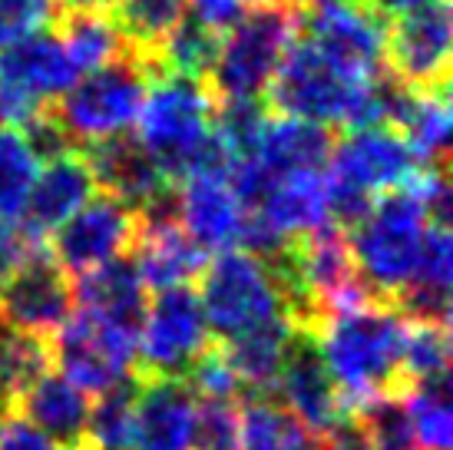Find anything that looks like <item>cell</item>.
Listing matches in <instances>:
<instances>
[{
  "instance_id": "7",
  "label": "cell",
  "mask_w": 453,
  "mask_h": 450,
  "mask_svg": "<svg viewBox=\"0 0 453 450\" xmlns=\"http://www.w3.org/2000/svg\"><path fill=\"white\" fill-rule=\"evenodd\" d=\"M215 345L199 295L192 285L165 288L150 295L146 322L139 331L136 368L139 377H179L186 381L192 364Z\"/></svg>"
},
{
  "instance_id": "42",
  "label": "cell",
  "mask_w": 453,
  "mask_h": 450,
  "mask_svg": "<svg viewBox=\"0 0 453 450\" xmlns=\"http://www.w3.org/2000/svg\"><path fill=\"white\" fill-rule=\"evenodd\" d=\"M0 450H60L53 440H47L37 427H30L24 417L7 414L0 421Z\"/></svg>"
},
{
  "instance_id": "35",
  "label": "cell",
  "mask_w": 453,
  "mask_h": 450,
  "mask_svg": "<svg viewBox=\"0 0 453 450\" xmlns=\"http://www.w3.org/2000/svg\"><path fill=\"white\" fill-rule=\"evenodd\" d=\"M265 100H215L212 106V133L235 159H245L255 152V143L268 123Z\"/></svg>"
},
{
  "instance_id": "4",
  "label": "cell",
  "mask_w": 453,
  "mask_h": 450,
  "mask_svg": "<svg viewBox=\"0 0 453 450\" xmlns=\"http://www.w3.org/2000/svg\"><path fill=\"white\" fill-rule=\"evenodd\" d=\"M427 213L411 189H390L374 199L371 213L348 232L351 259L367 295L390 305L411 275L427 236Z\"/></svg>"
},
{
  "instance_id": "1",
  "label": "cell",
  "mask_w": 453,
  "mask_h": 450,
  "mask_svg": "<svg viewBox=\"0 0 453 450\" xmlns=\"http://www.w3.org/2000/svg\"><path fill=\"white\" fill-rule=\"evenodd\" d=\"M403 331L407 322L380 301H367L321 322L315 341L351 407L380 394H403Z\"/></svg>"
},
{
  "instance_id": "16",
  "label": "cell",
  "mask_w": 453,
  "mask_h": 450,
  "mask_svg": "<svg viewBox=\"0 0 453 450\" xmlns=\"http://www.w3.org/2000/svg\"><path fill=\"white\" fill-rule=\"evenodd\" d=\"M76 76L80 70L50 27L13 40L0 50V87L20 93L34 106L57 103L76 83Z\"/></svg>"
},
{
  "instance_id": "25",
  "label": "cell",
  "mask_w": 453,
  "mask_h": 450,
  "mask_svg": "<svg viewBox=\"0 0 453 450\" xmlns=\"http://www.w3.org/2000/svg\"><path fill=\"white\" fill-rule=\"evenodd\" d=\"M288 318L278 314V318L245 328L226 341H215V348L232 377L239 381V388L245 391V398H265V394H275L278 368H281V358L288 348Z\"/></svg>"
},
{
  "instance_id": "26",
  "label": "cell",
  "mask_w": 453,
  "mask_h": 450,
  "mask_svg": "<svg viewBox=\"0 0 453 450\" xmlns=\"http://www.w3.org/2000/svg\"><path fill=\"white\" fill-rule=\"evenodd\" d=\"M325 440L315 438L295 414L275 398H245L239 404V450H321Z\"/></svg>"
},
{
  "instance_id": "14",
  "label": "cell",
  "mask_w": 453,
  "mask_h": 450,
  "mask_svg": "<svg viewBox=\"0 0 453 450\" xmlns=\"http://www.w3.org/2000/svg\"><path fill=\"white\" fill-rule=\"evenodd\" d=\"M73 305L76 312L93 318L96 325L139 345V331H142L146 308H150V288L139 278L133 259L119 255L113 262L76 278Z\"/></svg>"
},
{
  "instance_id": "10",
  "label": "cell",
  "mask_w": 453,
  "mask_h": 450,
  "mask_svg": "<svg viewBox=\"0 0 453 450\" xmlns=\"http://www.w3.org/2000/svg\"><path fill=\"white\" fill-rule=\"evenodd\" d=\"M50 361L83 394L100 398L103 391L116 388L133 375L136 345L76 312L50 338Z\"/></svg>"
},
{
  "instance_id": "46",
  "label": "cell",
  "mask_w": 453,
  "mask_h": 450,
  "mask_svg": "<svg viewBox=\"0 0 453 450\" xmlns=\"http://www.w3.org/2000/svg\"><path fill=\"white\" fill-rule=\"evenodd\" d=\"M252 4H258V0H252ZM268 4H288V7H298V11H304V0H268Z\"/></svg>"
},
{
  "instance_id": "5",
  "label": "cell",
  "mask_w": 453,
  "mask_h": 450,
  "mask_svg": "<svg viewBox=\"0 0 453 450\" xmlns=\"http://www.w3.org/2000/svg\"><path fill=\"white\" fill-rule=\"evenodd\" d=\"M150 83L152 80L146 66L127 50L113 63L76 80L73 87L53 103V112L60 116L66 133L80 146L96 143V139L123 136L136 126Z\"/></svg>"
},
{
  "instance_id": "43",
  "label": "cell",
  "mask_w": 453,
  "mask_h": 450,
  "mask_svg": "<svg viewBox=\"0 0 453 450\" xmlns=\"http://www.w3.org/2000/svg\"><path fill=\"white\" fill-rule=\"evenodd\" d=\"M57 13H110L116 11L119 0H53Z\"/></svg>"
},
{
  "instance_id": "3",
  "label": "cell",
  "mask_w": 453,
  "mask_h": 450,
  "mask_svg": "<svg viewBox=\"0 0 453 450\" xmlns=\"http://www.w3.org/2000/svg\"><path fill=\"white\" fill-rule=\"evenodd\" d=\"M302 11L288 4H249L235 24L228 27L215 60L205 74V89L215 100H262L278 63L298 37Z\"/></svg>"
},
{
  "instance_id": "15",
  "label": "cell",
  "mask_w": 453,
  "mask_h": 450,
  "mask_svg": "<svg viewBox=\"0 0 453 450\" xmlns=\"http://www.w3.org/2000/svg\"><path fill=\"white\" fill-rule=\"evenodd\" d=\"M384 17L367 7H304L302 37L315 40L325 53L357 74L374 76L384 70Z\"/></svg>"
},
{
  "instance_id": "20",
  "label": "cell",
  "mask_w": 453,
  "mask_h": 450,
  "mask_svg": "<svg viewBox=\"0 0 453 450\" xmlns=\"http://www.w3.org/2000/svg\"><path fill=\"white\" fill-rule=\"evenodd\" d=\"M80 156H83V163L96 182V192L116 196L119 202H127L133 213L142 209L152 196H159L165 186H173V182H165L156 163L139 146V139L129 133L83 143Z\"/></svg>"
},
{
  "instance_id": "11",
  "label": "cell",
  "mask_w": 453,
  "mask_h": 450,
  "mask_svg": "<svg viewBox=\"0 0 453 450\" xmlns=\"http://www.w3.org/2000/svg\"><path fill=\"white\" fill-rule=\"evenodd\" d=\"M275 398L321 440L351 414V404L344 400L341 388L327 371L315 335L298 331V328H291L288 348H285V358L278 368Z\"/></svg>"
},
{
  "instance_id": "6",
  "label": "cell",
  "mask_w": 453,
  "mask_h": 450,
  "mask_svg": "<svg viewBox=\"0 0 453 450\" xmlns=\"http://www.w3.org/2000/svg\"><path fill=\"white\" fill-rule=\"evenodd\" d=\"M196 282V295L215 341H226L245 328L285 314L272 268L242 249L219 252L205 262Z\"/></svg>"
},
{
  "instance_id": "23",
  "label": "cell",
  "mask_w": 453,
  "mask_h": 450,
  "mask_svg": "<svg viewBox=\"0 0 453 450\" xmlns=\"http://www.w3.org/2000/svg\"><path fill=\"white\" fill-rule=\"evenodd\" d=\"M129 259H133L139 278L146 282L150 291L192 285L209 262V255L182 232L179 222H139Z\"/></svg>"
},
{
  "instance_id": "9",
  "label": "cell",
  "mask_w": 453,
  "mask_h": 450,
  "mask_svg": "<svg viewBox=\"0 0 453 450\" xmlns=\"http://www.w3.org/2000/svg\"><path fill=\"white\" fill-rule=\"evenodd\" d=\"M136 213L116 196L96 192L50 236V255L66 275H87L100 265L129 255L136 242Z\"/></svg>"
},
{
  "instance_id": "30",
  "label": "cell",
  "mask_w": 453,
  "mask_h": 450,
  "mask_svg": "<svg viewBox=\"0 0 453 450\" xmlns=\"http://www.w3.org/2000/svg\"><path fill=\"white\" fill-rule=\"evenodd\" d=\"M50 368V341L13 328L0 314V391L17 400V394H24Z\"/></svg>"
},
{
  "instance_id": "29",
  "label": "cell",
  "mask_w": 453,
  "mask_h": 450,
  "mask_svg": "<svg viewBox=\"0 0 453 450\" xmlns=\"http://www.w3.org/2000/svg\"><path fill=\"white\" fill-rule=\"evenodd\" d=\"M189 13V0H119L113 24L129 53H159L163 40Z\"/></svg>"
},
{
  "instance_id": "34",
  "label": "cell",
  "mask_w": 453,
  "mask_h": 450,
  "mask_svg": "<svg viewBox=\"0 0 453 450\" xmlns=\"http://www.w3.org/2000/svg\"><path fill=\"white\" fill-rule=\"evenodd\" d=\"M37 166L40 163L27 150L24 136L17 129L0 126V219L4 222H17Z\"/></svg>"
},
{
  "instance_id": "8",
  "label": "cell",
  "mask_w": 453,
  "mask_h": 450,
  "mask_svg": "<svg viewBox=\"0 0 453 450\" xmlns=\"http://www.w3.org/2000/svg\"><path fill=\"white\" fill-rule=\"evenodd\" d=\"M384 27V66L417 93H450L453 17L450 0H427L388 17Z\"/></svg>"
},
{
  "instance_id": "22",
  "label": "cell",
  "mask_w": 453,
  "mask_h": 450,
  "mask_svg": "<svg viewBox=\"0 0 453 450\" xmlns=\"http://www.w3.org/2000/svg\"><path fill=\"white\" fill-rule=\"evenodd\" d=\"M245 213L258 215L275 236L285 242L318 232L321 225H331L327 219V179L325 173H288L272 175L262 199Z\"/></svg>"
},
{
  "instance_id": "17",
  "label": "cell",
  "mask_w": 453,
  "mask_h": 450,
  "mask_svg": "<svg viewBox=\"0 0 453 450\" xmlns=\"http://www.w3.org/2000/svg\"><path fill=\"white\" fill-rule=\"evenodd\" d=\"M93 196H96V182H93L83 156L76 150L70 156L53 159V163H43V169L30 182L24 209L17 215V225L34 242H47Z\"/></svg>"
},
{
  "instance_id": "33",
  "label": "cell",
  "mask_w": 453,
  "mask_h": 450,
  "mask_svg": "<svg viewBox=\"0 0 453 450\" xmlns=\"http://www.w3.org/2000/svg\"><path fill=\"white\" fill-rule=\"evenodd\" d=\"M219 34L209 30L205 24H199L192 13H186L176 24V30L163 40L159 47V63L165 74L176 76H192V80H205L209 66L215 60L219 50Z\"/></svg>"
},
{
  "instance_id": "19",
  "label": "cell",
  "mask_w": 453,
  "mask_h": 450,
  "mask_svg": "<svg viewBox=\"0 0 453 450\" xmlns=\"http://www.w3.org/2000/svg\"><path fill=\"white\" fill-rule=\"evenodd\" d=\"M133 450H189L196 391L179 377H139Z\"/></svg>"
},
{
  "instance_id": "31",
  "label": "cell",
  "mask_w": 453,
  "mask_h": 450,
  "mask_svg": "<svg viewBox=\"0 0 453 450\" xmlns=\"http://www.w3.org/2000/svg\"><path fill=\"white\" fill-rule=\"evenodd\" d=\"M136 375L119 381L116 388L103 391L89 407L87 450H133V427H136Z\"/></svg>"
},
{
  "instance_id": "40",
  "label": "cell",
  "mask_w": 453,
  "mask_h": 450,
  "mask_svg": "<svg viewBox=\"0 0 453 450\" xmlns=\"http://www.w3.org/2000/svg\"><path fill=\"white\" fill-rule=\"evenodd\" d=\"M34 245H40V242H34L20 225L0 219V291L17 275V268L27 262V255L34 252Z\"/></svg>"
},
{
  "instance_id": "32",
  "label": "cell",
  "mask_w": 453,
  "mask_h": 450,
  "mask_svg": "<svg viewBox=\"0 0 453 450\" xmlns=\"http://www.w3.org/2000/svg\"><path fill=\"white\" fill-rule=\"evenodd\" d=\"M351 411L361 434H365L367 450H420L411 417H407V407H403V398H397V394L361 400Z\"/></svg>"
},
{
  "instance_id": "37",
  "label": "cell",
  "mask_w": 453,
  "mask_h": 450,
  "mask_svg": "<svg viewBox=\"0 0 453 450\" xmlns=\"http://www.w3.org/2000/svg\"><path fill=\"white\" fill-rule=\"evenodd\" d=\"M239 404L235 398H196L189 450H239Z\"/></svg>"
},
{
  "instance_id": "18",
  "label": "cell",
  "mask_w": 453,
  "mask_h": 450,
  "mask_svg": "<svg viewBox=\"0 0 453 450\" xmlns=\"http://www.w3.org/2000/svg\"><path fill=\"white\" fill-rule=\"evenodd\" d=\"M179 225L205 255H219L239 245L242 202L228 186V175L199 173L179 182Z\"/></svg>"
},
{
  "instance_id": "28",
  "label": "cell",
  "mask_w": 453,
  "mask_h": 450,
  "mask_svg": "<svg viewBox=\"0 0 453 450\" xmlns=\"http://www.w3.org/2000/svg\"><path fill=\"white\" fill-rule=\"evenodd\" d=\"M403 407L414 427L420 450L453 447V411H450V371L424 381H411L403 388Z\"/></svg>"
},
{
  "instance_id": "39",
  "label": "cell",
  "mask_w": 453,
  "mask_h": 450,
  "mask_svg": "<svg viewBox=\"0 0 453 450\" xmlns=\"http://www.w3.org/2000/svg\"><path fill=\"white\" fill-rule=\"evenodd\" d=\"M57 4L53 0H0V50L13 40L53 27Z\"/></svg>"
},
{
  "instance_id": "36",
  "label": "cell",
  "mask_w": 453,
  "mask_h": 450,
  "mask_svg": "<svg viewBox=\"0 0 453 450\" xmlns=\"http://www.w3.org/2000/svg\"><path fill=\"white\" fill-rule=\"evenodd\" d=\"M403 381H424L450 371V331L447 325H414L407 322L401 354Z\"/></svg>"
},
{
  "instance_id": "24",
  "label": "cell",
  "mask_w": 453,
  "mask_h": 450,
  "mask_svg": "<svg viewBox=\"0 0 453 450\" xmlns=\"http://www.w3.org/2000/svg\"><path fill=\"white\" fill-rule=\"evenodd\" d=\"M334 129L295 116H268L262 136L255 143L252 159L268 175L325 173L334 152Z\"/></svg>"
},
{
  "instance_id": "44",
  "label": "cell",
  "mask_w": 453,
  "mask_h": 450,
  "mask_svg": "<svg viewBox=\"0 0 453 450\" xmlns=\"http://www.w3.org/2000/svg\"><path fill=\"white\" fill-rule=\"evenodd\" d=\"M417 4H427V0H367V11H374L378 17H394V13L401 11H411V7H417Z\"/></svg>"
},
{
  "instance_id": "41",
  "label": "cell",
  "mask_w": 453,
  "mask_h": 450,
  "mask_svg": "<svg viewBox=\"0 0 453 450\" xmlns=\"http://www.w3.org/2000/svg\"><path fill=\"white\" fill-rule=\"evenodd\" d=\"M249 4H252V0H189V7H192L189 13L199 24H205L209 30H215V34L222 37L228 27L249 11Z\"/></svg>"
},
{
  "instance_id": "38",
  "label": "cell",
  "mask_w": 453,
  "mask_h": 450,
  "mask_svg": "<svg viewBox=\"0 0 453 450\" xmlns=\"http://www.w3.org/2000/svg\"><path fill=\"white\" fill-rule=\"evenodd\" d=\"M20 136H24L27 150L34 152V159L37 163H53V159H60V156H70V152L80 150V143H76L70 133H66V126L60 123V116L53 112V103L50 106H40L27 116V123L17 129Z\"/></svg>"
},
{
  "instance_id": "45",
  "label": "cell",
  "mask_w": 453,
  "mask_h": 450,
  "mask_svg": "<svg viewBox=\"0 0 453 450\" xmlns=\"http://www.w3.org/2000/svg\"><path fill=\"white\" fill-rule=\"evenodd\" d=\"M327 4H338V7H367V0H304V7H327Z\"/></svg>"
},
{
  "instance_id": "12",
  "label": "cell",
  "mask_w": 453,
  "mask_h": 450,
  "mask_svg": "<svg viewBox=\"0 0 453 450\" xmlns=\"http://www.w3.org/2000/svg\"><path fill=\"white\" fill-rule=\"evenodd\" d=\"M420 169L424 163L417 159V152L407 146V139L397 129L367 126V129H351L348 136L334 143L325 175L378 199L390 189H403Z\"/></svg>"
},
{
  "instance_id": "2",
  "label": "cell",
  "mask_w": 453,
  "mask_h": 450,
  "mask_svg": "<svg viewBox=\"0 0 453 450\" xmlns=\"http://www.w3.org/2000/svg\"><path fill=\"white\" fill-rule=\"evenodd\" d=\"M212 106L202 80L165 74L150 83L136 139L165 182L179 186L199 169L202 152L212 143Z\"/></svg>"
},
{
  "instance_id": "13",
  "label": "cell",
  "mask_w": 453,
  "mask_h": 450,
  "mask_svg": "<svg viewBox=\"0 0 453 450\" xmlns=\"http://www.w3.org/2000/svg\"><path fill=\"white\" fill-rule=\"evenodd\" d=\"M0 314L20 331H30L50 341L66 318L73 314V285L60 262L50 255V245L40 242L17 268V275L0 291Z\"/></svg>"
},
{
  "instance_id": "21",
  "label": "cell",
  "mask_w": 453,
  "mask_h": 450,
  "mask_svg": "<svg viewBox=\"0 0 453 450\" xmlns=\"http://www.w3.org/2000/svg\"><path fill=\"white\" fill-rule=\"evenodd\" d=\"M93 400L89 394L70 384L60 371L40 375L24 394L13 400V414L37 427L60 450H87V424Z\"/></svg>"
},
{
  "instance_id": "27",
  "label": "cell",
  "mask_w": 453,
  "mask_h": 450,
  "mask_svg": "<svg viewBox=\"0 0 453 450\" xmlns=\"http://www.w3.org/2000/svg\"><path fill=\"white\" fill-rule=\"evenodd\" d=\"M50 30L60 37L66 57L80 74H93L127 53L113 17L106 13H57Z\"/></svg>"
}]
</instances>
